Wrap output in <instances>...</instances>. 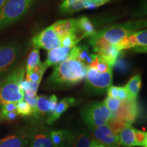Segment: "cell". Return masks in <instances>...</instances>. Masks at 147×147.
I'll return each instance as SVG.
<instances>
[{
	"mask_svg": "<svg viewBox=\"0 0 147 147\" xmlns=\"http://www.w3.org/2000/svg\"><path fill=\"white\" fill-rule=\"evenodd\" d=\"M147 27V20L128 21L106 27L89 39V43L96 52L99 49L115 45L125 37L140 29Z\"/></svg>",
	"mask_w": 147,
	"mask_h": 147,
	"instance_id": "obj_1",
	"label": "cell"
},
{
	"mask_svg": "<svg viewBox=\"0 0 147 147\" xmlns=\"http://www.w3.org/2000/svg\"><path fill=\"white\" fill-rule=\"evenodd\" d=\"M87 69V66L81 62L68 58L55 66L48 82L55 87L75 85L85 78Z\"/></svg>",
	"mask_w": 147,
	"mask_h": 147,
	"instance_id": "obj_2",
	"label": "cell"
},
{
	"mask_svg": "<svg viewBox=\"0 0 147 147\" xmlns=\"http://www.w3.org/2000/svg\"><path fill=\"white\" fill-rule=\"evenodd\" d=\"M25 74V66L21 65L12 71L1 82L0 85V102L1 104L10 102L17 103L23 100L25 93L21 89L20 83L24 80Z\"/></svg>",
	"mask_w": 147,
	"mask_h": 147,
	"instance_id": "obj_3",
	"label": "cell"
},
{
	"mask_svg": "<svg viewBox=\"0 0 147 147\" xmlns=\"http://www.w3.org/2000/svg\"><path fill=\"white\" fill-rule=\"evenodd\" d=\"M37 1L38 0H7L0 10V31L20 21Z\"/></svg>",
	"mask_w": 147,
	"mask_h": 147,
	"instance_id": "obj_4",
	"label": "cell"
},
{
	"mask_svg": "<svg viewBox=\"0 0 147 147\" xmlns=\"http://www.w3.org/2000/svg\"><path fill=\"white\" fill-rule=\"evenodd\" d=\"M82 120L89 128L107 125L112 118L111 111L103 102H93L82 110Z\"/></svg>",
	"mask_w": 147,
	"mask_h": 147,
	"instance_id": "obj_5",
	"label": "cell"
},
{
	"mask_svg": "<svg viewBox=\"0 0 147 147\" xmlns=\"http://www.w3.org/2000/svg\"><path fill=\"white\" fill-rule=\"evenodd\" d=\"M113 70L101 73L91 67H87L85 76L86 87L94 93H102L107 91L113 84Z\"/></svg>",
	"mask_w": 147,
	"mask_h": 147,
	"instance_id": "obj_6",
	"label": "cell"
},
{
	"mask_svg": "<svg viewBox=\"0 0 147 147\" xmlns=\"http://www.w3.org/2000/svg\"><path fill=\"white\" fill-rule=\"evenodd\" d=\"M61 40L62 38L56 32L51 25L33 37L32 43L34 48H41L49 51L61 47Z\"/></svg>",
	"mask_w": 147,
	"mask_h": 147,
	"instance_id": "obj_7",
	"label": "cell"
},
{
	"mask_svg": "<svg viewBox=\"0 0 147 147\" xmlns=\"http://www.w3.org/2000/svg\"><path fill=\"white\" fill-rule=\"evenodd\" d=\"M23 47L17 43L0 45V72H5L16 63L21 57Z\"/></svg>",
	"mask_w": 147,
	"mask_h": 147,
	"instance_id": "obj_8",
	"label": "cell"
},
{
	"mask_svg": "<svg viewBox=\"0 0 147 147\" xmlns=\"http://www.w3.org/2000/svg\"><path fill=\"white\" fill-rule=\"evenodd\" d=\"M139 114V108L136 100L122 101L119 108L112 113V118L126 125H131L135 121Z\"/></svg>",
	"mask_w": 147,
	"mask_h": 147,
	"instance_id": "obj_9",
	"label": "cell"
},
{
	"mask_svg": "<svg viewBox=\"0 0 147 147\" xmlns=\"http://www.w3.org/2000/svg\"><path fill=\"white\" fill-rule=\"evenodd\" d=\"M114 46L119 51L136 47H147V29L131 33Z\"/></svg>",
	"mask_w": 147,
	"mask_h": 147,
	"instance_id": "obj_10",
	"label": "cell"
},
{
	"mask_svg": "<svg viewBox=\"0 0 147 147\" xmlns=\"http://www.w3.org/2000/svg\"><path fill=\"white\" fill-rule=\"evenodd\" d=\"M97 141L106 147H119V136L116 134L108 125L89 128Z\"/></svg>",
	"mask_w": 147,
	"mask_h": 147,
	"instance_id": "obj_11",
	"label": "cell"
},
{
	"mask_svg": "<svg viewBox=\"0 0 147 147\" xmlns=\"http://www.w3.org/2000/svg\"><path fill=\"white\" fill-rule=\"evenodd\" d=\"M72 48L58 47L49 51L45 63L48 67L57 65L68 59Z\"/></svg>",
	"mask_w": 147,
	"mask_h": 147,
	"instance_id": "obj_12",
	"label": "cell"
},
{
	"mask_svg": "<svg viewBox=\"0 0 147 147\" xmlns=\"http://www.w3.org/2000/svg\"><path fill=\"white\" fill-rule=\"evenodd\" d=\"M50 136L54 147H68L73 138V134L67 129L51 131Z\"/></svg>",
	"mask_w": 147,
	"mask_h": 147,
	"instance_id": "obj_13",
	"label": "cell"
},
{
	"mask_svg": "<svg viewBox=\"0 0 147 147\" xmlns=\"http://www.w3.org/2000/svg\"><path fill=\"white\" fill-rule=\"evenodd\" d=\"M95 55L89 53V48L85 45L76 46L71 49L70 55L68 58L74 59L88 67L91 65L92 61L94 58Z\"/></svg>",
	"mask_w": 147,
	"mask_h": 147,
	"instance_id": "obj_14",
	"label": "cell"
},
{
	"mask_svg": "<svg viewBox=\"0 0 147 147\" xmlns=\"http://www.w3.org/2000/svg\"><path fill=\"white\" fill-rule=\"evenodd\" d=\"M76 103L75 99L72 97H67L61 100L57 104L55 110L52 115L49 116L47 120L48 124L52 125L67 110L70 106H73Z\"/></svg>",
	"mask_w": 147,
	"mask_h": 147,
	"instance_id": "obj_15",
	"label": "cell"
},
{
	"mask_svg": "<svg viewBox=\"0 0 147 147\" xmlns=\"http://www.w3.org/2000/svg\"><path fill=\"white\" fill-rule=\"evenodd\" d=\"M119 144L123 147L136 146V144L135 128L130 125H127L119 132Z\"/></svg>",
	"mask_w": 147,
	"mask_h": 147,
	"instance_id": "obj_16",
	"label": "cell"
},
{
	"mask_svg": "<svg viewBox=\"0 0 147 147\" xmlns=\"http://www.w3.org/2000/svg\"><path fill=\"white\" fill-rule=\"evenodd\" d=\"M77 25L78 31L84 38H91L97 33L94 24L86 16H82L77 19Z\"/></svg>",
	"mask_w": 147,
	"mask_h": 147,
	"instance_id": "obj_17",
	"label": "cell"
},
{
	"mask_svg": "<svg viewBox=\"0 0 147 147\" xmlns=\"http://www.w3.org/2000/svg\"><path fill=\"white\" fill-rule=\"evenodd\" d=\"M28 140L23 134H13L0 140V147H25Z\"/></svg>",
	"mask_w": 147,
	"mask_h": 147,
	"instance_id": "obj_18",
	"label": "cell"
},
{
	"mask_svg": "<svg viewBox=\"0 0 147 147\" xmlns=\"http://www.w3.org/2000/svg\"><path fill=\"white\" fill-rule=\"evenodd\" d=\"M119 52L120 51L115 46L112 45L99 49L95 53H97V55L105 59L113 67L118 58Z\"/></svg>",
	"mask_w": 147,
	"mask_h": 147,
	"instance_id": "obj_19",
	"label": "cell"
},
{
	"mask_svg": "<svg viewBox=\"0 0 147 147\" xmlns=\"http://www.w3.org/2000/svg\"><path fill=\"white\" fill-rule=\"evenodd\" d=\"M142 85V76L140 74H136L130 78L125 85L129 94V99L132 100H136L138 95L140 89Z\"/></svg>",
	"mask_w": 147,
	"mask_h": 147,
	"instance_id": "obj_20",
	"label": "cell"
},
{
	"mask_svg": "<svg viewBox=\"0 0 147 147\" xmlns=\"http://www.w3.org/2000/svg\"><path fill=\"white\" fill-rule=\"evenodd\" d=\"M84 0H61L59 5L60 12L63 15L74 14L80 10V5Z\"/></svg>",
	"mask_w": 147,
	"mask_h": 147,
	"instance_id": "obj_21",
	"label": "cell"
},
{
	"mask_svg": "<svg viewBox=\"0 0 147 147\" xmlns=\"http://www.w3.org/2000/svg\"><path fill=\"white\" fill-rule=\"evenodd\" d=\"M45 62L40 63L36 65L30 71H26V79L25 80L30 82H40L45 71L48 68Z\"/></svg>",
	"mask_w": 147,
	"mask_h": 147,
	"instance_id": "obj_22",
	"label": "cell"
},
{
	"mask_svg": "<svg viewBox=\"0 0 147 147\" xmlns=\"http://www.w3.org/2000/svg\"><path fill=\"white\" fill-rule=\"evenodd\" d=\"M30 138L32 147H54L51 136L46 133L34 134Z\"/></svg>",
	"mask_w": 147,
	"mask_h": 147,
	"instance_id": "obj_23",
	"label": "cell"
},
{
	"mask_svg": "<svg viewBox=\"0 0 147 147\" xmlns=\"http://www.w3.org/2000/svg\"><path fill=\"white\" fill-rule=\"evenodd\" d=\"M49 110H50V96L40 95L38 97L34 115L36 117L45 116L49 114Z\"/></svg>",
	"mask_w": 147,
	"mask_h": 147,
	"instance_id": "obj_24",
	"label": "cell"
},
{
	"mask_svg": "<svg viewBox=\"0 0 147 147\" xmlns=\"http://www.w3.org/2000/svg\"><path fill=\"white\" fill-rule=\"evenodd\" d=\"M92 140L86 131L73 135L70 147H91Z\"/></svg>",
	"mask_w": 147,
	"mask_h": 147,
	"instance_id": "obj_25",
	"label": "cell"
},
{
	"mask_svg": "<svg viewBox=\"0 0 147 147\" xmlns=\"http://www.w3.org/2000/svg\"><path fill=\"white\" fill-rule=\"evenodd\" d=\"M88 67L96 69L97 71L101 73L107 72V71L113 70V67L105 59L97 55H95L91 65Z\"/></svg>",
	"mask_w": 147,
	"mask_h": 147,
	"instance_id": "obj_26",
	"label": "cell"
},
{
	"mask_svg": "<svg viewBox=\"0 0 147 147\" xmlns=\"http://www.w3.org/2000/svg\"><path fill=\"white\" fill-rule=\"evenodd\" d=\"M41 63L40 58V51L39 49L34 48L29 54L28 59H27L26 67H25V71H30L36 65H39Z\"/></svg>",
	"mask_w": 147,
	"mask_h": 147,
	"instance_id": "obj_27",
	"label": "cell"
},
{
	"mask_svg": "<svg viewBox=\"0 0 147 147\" xmlns=\"http://www.w3.org/2000/svg\"><path fill=\"white\" fill-rule=\"evenodd\" d=\"M16 113H17V115L23 116V117H27V116L34 115V112L28 103L22 100L16 103Z\"/></svg>",
	"mask_w": 147,
	"mask_h": 147,
	"instance_id": "obj_28",
	"label": "cell"
},
{
	"mask_svg": "<svg viewBox=\"0 0 147 147\" xmlns=\"http://www.w3.org/2000/svg\"><path fill=\"white\" fill-rule=\"evenodd\" d=\"M121 102L122 101L119 100V98H113V97H108L103 103L111 111V113H114L119 108Z\"/></svg>",
	"mask_w": 147,
	"mask_h": 147,
	"instance_id": "obj_29",
	"label": "cell"
},
{
	"mask_svg": "<svg viewBox=\"0 0 147 147\" xmlns=\"http://www.w3.org/2000/svg\"><path fill=\"white\" fill-rule=\"evenodd\" d=\"M13 112H16V103L10 102L3 104L1 106V117L8 113H13Z\"/></svg>",
	"mask_w": 147,
	"mask_h": 147,
	"instance_id": "obj_30",
	"label": "cell"
},
{
	"mask_svg": "<svg viewBox=\"0 0 147 147\" xmlns=\"http://www.w3.org/2000/svg\"><path fill=\"white\" fill-rule=\"evenodd\" d=\"M135 137L136 146H144L145 139H146V132L135 129Z\"/></svg>",
	"mask_w": 147,
	"mask_h": 147,
	"instance_id": "obj_31",
	"label": "cell"
},
{
	"mask_svg": "<svg viewBox=\"0 0 147 147\" xmlns=\"http://www.w3.org/2000/svg\"><path fill=\"white\" fill-rule=\"evenodd\" d=\"M147 15V0L143 2L134 14L135 16H144Z\"/></svg>",
	"mask_w": 147,
	"mask_h": 147,
	"instance_id": "obj_32",
	"label": "cell"
},
{
	"mask_svg": "<svg viewBox=\"0 0 147 147\" xmlns=\"http://www.w3.org/2000/svg\"><path fill=\"white\" fill-rule=\"evenodd\" d=\"M38 96H34V97H30L28 95H24V101H25L27 103H28L29 105L31 106V107L32 108V109L34 110V112L35 113V110H36V101Z\"/></svg>",
	"mask_w": 147,
	"mask_h": 147,
	"instance_id": "obj_33",
	"label": "cell"
},
{
	"mask_svg": "<svg viewBox=\"0 0 147 147\" xmlns=\"http://www.w3.org/2000/svg\"><path fill=\"white\" fill-rule=\"evenodd\" d=\"M118 98L121 101L129 100V99L128 91L125 87H119Z\"/></svg>",
	"mask_w": 147,
	"mask_h": 147,
	"instance_id": "obj_34",
	"label": "cell"
},
{
	"mask_svg": "<svg viewBox=\"0 0 147 147\" xmlns=\"http://www.w3.org/2000/svg\"><path fill=\"white\" fill-rule=\"evenodd\" d=\"M58 104L57 97L55 95H52L50 96V110H49V116L52 115L54 113Z\"/></svg>",
	"mask_w": 147,
	"mask_h": 147,
	"instance_id": "obj_35",
	"label": "cell"
},
{
	"mask_svg": "<svg viewBox=\"0 0 147 147\" xmlns=\"http://www.w3.org/2000/svg\"><path fill=\"white\" fill-rule=\"evenodd\" d=\"M119 87L111 85L107 90L108 97H113V98H118Z\"/></svg>",
	"mask_w": 147,
	"mask_h": 147,
	"instance_id": "obj_36",
	"label": "cell"
},
{
	"mask_svg": "<svg viewBox=\"0 0 147 147\" xmlns=\"http://www.w3.org/2000/svg\"><path fill=\"white\" fill-rule=\"evenodd\" d=\"M16 117H17V113H16V112H13V113H8L6 114V115L2 116V117H1V119L12 121L15 120Z\"/></svg>",
	"mask_w": 147,
	"mask_h": 147,
	"instance_id": "obj_37",
	"label": "cell"
},
{
	"mask_svg": "<svg viewBox=\"0 0 147 147\" xmlns=\"http://www.w3.org/2000/svg\"><path fill=\"white\" fill-rule=\"evenodd\" d=\"M132 51L134 53H147V47H136L132 49Z\"/></svg>",
	"mask_w": 147,
	"mask_h": 147,
	"instance_id": "obj_38",
	"label": "cell"
},
{
	"mask_svg": "<svg viewBox=\"0 0 147 147\" xmlns=\"http://www.w3.org/2000/svg\"><path fill=\"white\" fill-rule=\"evenodd\" d=\"M91 147H106L104 144L97 141V140H92Z\"/></svg>",
	"mask_w": 147,
	"mask_h": 147,
	"instance_id": "obj_39",
	"label": "cell"
},
{
	"mask_svg": "<svg viewBox=\"0 0 147 147\" xmlns=\"http://www.w3.org/2000/svg\"><path fill=\"white\" fill-rule=\"evenodd\" d=\"M6 1L7 0H0V10L3 6V5L5 4V3L6 2Z\"/></svg>",
	"mask_w": 147,
	"mask_h": 147,
	"instance_id": "obj_40",
	"label": "cell"
},
{
	"mask_svg": "<svg viewBox=\"0 0 147 147\" xmlns=\"http://www.w3.org/2000/svg\"><path fill=\"white\" fill-rule=\"evenodd\" d=\"M144 147H147V132H146V139H145Z\"/></svg>",
	"mask_w": 147,
	"mask_h": 147,
	"instance_id": "obj_41",
	"label": "cell"
}]
</instances>
